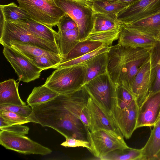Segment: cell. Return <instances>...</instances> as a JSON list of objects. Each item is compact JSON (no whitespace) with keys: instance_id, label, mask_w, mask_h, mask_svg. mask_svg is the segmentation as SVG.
I'll use <instances>...</instances> for the list:
<instances>
[{"instance_id":"24","label":"cell","mask_w":160,"mask_h":160,"mask_svg":"<svg viewBox=\"0 0 160 160\" xmlns=\"http://www.w3.org/2000/svg\"><path fill=\"white\" fill-rule=\"evenodd\" d=\"M104 44L100 42L87 39L79 41L63 59L62 62L79 57L98 49Z\"/></svg>"},{"instance_id":"23","label":"cell","mask_w":160,"mask_h":160,"mask_svg":"<svg viewBox=\"0 0 160 160\" xmlns=\"http://www.w3.org/2000/svg\"><path fill=\"white\" fill-rule=\"evenodd\" d=\"M60 94L44 84L34 87L28 96L27 102L30 106L49 101Z\"/></svg>"},{"instance_id":"17","label":"cell","mask_w":160,"mask_h":160,"mask_svg":"<svg viewBox=\"0 0 160 160\" xmlns=\"http://www.w3.org/2000/svg\"><path fill=\"white\" fill-rule=\"evenodd\" d=\"M126 27L156 39L160 32V11L127 24Z\"/></svg>"},{"instance_id":"21","label":"cell","mask_w":160,"mask_h":160,"mask_svg":"<svg viewBox=\"0 0 160 160\" xmlns=\"http://www.w3.org/2000/svg\"><path fill=\"white\" fill-rule=\"evenodd\" d=\"M57 40V45L62 59L79 42L78 40V28L72 30L59 31Z\"/></svg>"},{"instance_id":"9","label":"cell","mask_w":160,"mask_h":160,"mask_svg":"<svg viewBox=\"0 0 160 160\" xmlns=\"http://www.w3.org/2000/svg\"><path fill=\"white\" fill-rule=\"evenodd\" d=\"M3 53L17 74L19 81L28 82L39 78L42 70L17 50L6 45Z\"/></svg>"},{"instance_id":"34","label":"cell","mask_w":160,"mask_h":160,"mask_svg":"<svg viewBox=\"0 0 160 160\" xmlns=\"http://www.w3.org/2000/svg\"><path fill=\"white\" fill-rule=\"evenodd\" d=\"M0 116L10 124H23L30 122L27 118L10 111L0 110Z\"/></svg>"},{"instance_id":"31","label":"cell","mask_w":160,"mask_h":160,"mask_svg":"<svg viewBox=\"0 0 160 160\" xmlns=\"http://www.w3.org/2000/svg\"><path fill=\"white\" fill-rule=\"evenodd\" d=\"M120 32L119 28L116 29L91 32L86 39L100 42L109 47L113 41L118 39Z\"/></svg>"},{"instance_id":"35","label":"cell","mask_w":160,"mask_h":160,"mask_svg":"<svg viewBox=\"0 0 160 160\" xmlns=\"http://www.w3.org/2000/svg\"><path fill=\"white\" fill-rule=\"evenodd\" d=\"M0 130L26 135L28 133L29 128L28 127L22 125V124H8L0 116Z\"/></svg>"},{"instance_id":"12","label":"cell","mask_w":160,"mask_h":160,"mask_svg":"<svg viewBox=\"0 0 160 160\" xmlns=\"http://www.w3.org/2000/svg\"><path fill=\"white\" fill-rule=\"evenodd\" d=\"M89 130L91 132L102 130L124 137L111 116L104 110L91 97L88 102Z\"/></svg>"},{"instance_id":"28","label":"cell","mask_w":160,"mask_h":160,"mask_svg":"<svg viewBox=\"0 0 160 160\" xmlns=\"http://www.w3.org/2000/svg\"><path fill=\"white\" fill-rule=\"evenodd\" d=\"M150 58L155 72V78L149 95L160 92V42L157 40L150 51Z\"/></svg>"},{"instance_id":"39","label":"cell","mask_w":160,"mask_h":160,"mask_svg":"<svg viewBox=\"0 0 160 160\" xmlns=\"http://www.w3.org/2000/svg\"><path fill=\"white\" fill-rule=\"evenodd\" d=\"M107 1L108 2L113 3L123 4L127 5L128 6L135 3L140 0H102Z\"/></svg>"},{"instance_id":"26","label":"cell","mask_w":160,"mask_h":160,"mask_svg":"<svg viewBox=\"0 0 160 160\" xmlns=\"http://www.w3.org/2000/svg\"><path fill=\"white\" fill-rule=\"evenodd\" d=\"M5 20L14 22H27L31 20L27 13L14 2L0 6Z\"/></svg>"},{"instance_id":"25","label":"cell","mask_w":160,"mask_h":160,"mask_svg":"<svg viewBox=\"0 0 160 160\" xmlns=\"http://www.w3.org/2000/svg\"><path fill=\"white\" fill-rule=\"evenodd\" d=\"M100 160H144L142 149H137L130 147L116 150L108 153Z\"/></svg>"},{"instance_id":"29","label":"cell","mask_w":160,"mask_h":160,"mask_svg":"<svg viewBox=\"0 0 160 160\" xmlns=\"http://www.w3.org/2000/svg\"><path fill=\"white\" fill-rule=\"evenodd\" d=\"M62 60V58L60 55L48 51L31 61L38 67L43 70L53 68Z\"/></svg>"},{"instance_id":"33","label":"cell","mask_w":160,"mask_h":160,"mask_svg":"<svg viewBox=\"0 0 160 160\" xmlns=\"http://www.w3.org/2000/svg\"><path fill=\"white\" fill-rule=\"evenodd\" d=\"M135 98L132 93L122 86L116 87L115 105L122 109L127 108Z\"/></svg>"},{"instance_id":"5","label":"cell","mask_w":160,"mask_h":160,"mask_svg":"<svg viewBox=\"0 0 160 160\" xmlns=\"http://www.w3.org/2000/svg\"><path fill=\"white\" fill-rule=\"evenodd\" d=\"M12 41L31 44L61 55L57 43L47 41L32 33L26 22L5 20L3 31L0 35V43L2 45H7Z\"/></svg>"},{"instance_id":"3","label":"cell","mask_w":160,"mask_h":160,"mask_svg":"<svg viewBox=\"0 0 160 160\" xmlns=\"http://www.w3.org/2000/svg\"><path fill=\"white\" fill-rule=\"evenodd\" d=\"M86 68L84 63L56 69L44 84L60 94L75 91L85 84Z\"/></svg>"},{"instance_id":"14","label":"cell","mask_w":160,"mask_h":160,"mask_svg":"<svg viewBox=\"0 0 160 160\" xmlns=\"http://www.w3.org/2000/svg\"><path fill=\"white\" fill-rule=\"evenodd\" d=\"M139 107L135 99L126 108L122 109L115 105L111 115L123 137L130 138L137 129Z\"/></svg>"},{"instance_id":"43","label":"cell","mask_w":160,"mask_h":160,"mask_svg":"<svg viewBox=\"0 0 160 160\" xmlns=\"http://www.w3.org/2000/svg\"><path fill=\"white\" fill-rule=\"evenodd\" d=\"M160 119V112H159V115H158V119H157V122H158V121Z\"/></svg>"},{"instance_id":"27","label":"cell","mask_w":160,"mask_h":160,"mask_svg":"<svg viewBox=\"0 0 160 160\" xmlns=\"http://www.w3.org/2000/svg\"><path fill=\"white\" fill-rule=\"evenodd\" d=\"M26 23L29 30L33 34L47 41L57 43L58 32L52 28L32 19Z\"/></svg>"},{"instance_id":"30","label":"cell","mask_w":160,"mask_h":160,"mask_svg":"<svg viewBox=\"0 0 160 160\" xmlns=\"http://www.w3.org/2000/svg\"><path fill=\"white\" fill-rule=\"evenodd\" d=\"M95 13L117 15L121 10L128 6L125 4L113 3L102 0H91Z\"/></svg>"},{"instance_id":"37","label":"cell","mask_w":160,"mask_h":160,"mask_svg":"<svg viewBox=\"0 0 160 160\" xmlns=\"http://www.w3.org/2000/svg\"><path fill=\"white\" fill-rule=\"evenodd\" d=\"M57 26L59 31L72 30L78 28L75 21L66 13L59 20Z\"/></svg>"},{"instance_id":"6","label":"cell","mask_w":160,"mask_h":160,"mask_svg":"<svg viewBox=\"0 0 160 160\" xmlns=\"http://www.w3.org/2000/svg\"><path fill=\"white\" fill-rule=\"evenodd\" d=\"M19 6L31 19L52 28L57 26L65 13L54 0H17Z\"/></svg>"},{"instance_id":"16","label":"cell","mask_w":160,"mask_h":160,"mask_svg":"<svg viewBox=\"0 0 160 160\" xmlns=\"http://www.w3.org/2000/svg\"><path fill=\"white\" fill-rule=\"evenodd\" d=\"M118 43L121 45L134 48H150L155 45L154 38L142 33L120 24Z\"/></svg>"},{"instance_id":"38","label":"cell","mask_w":160,"mask_h":160,"mask_svg":"<svg viewBox=\"0 0 160 160\" xmlns=\"http://www.w3.org/2000/svg\"><path fill=\"white\" fill-rule=\"evenodd\" d=\"M65 141L61 145L65 147H82L90 150V143L88 141L83 140L72 138H67Z\"/></svg>"},{"instance_id":"41","label":"cell","mask_w":160,"mask_h":160,"mask_svg":"<svg viewBox=\"0 0 160 160\" xmlns=\"http://www.w3.org/2000/svg\"><path fill=\"white\" fill-rule=\"evenodd\" d=\"M156 39L160 42V32L157 36Z\"/></svg>"},{"instance_id":"1","label":"cell","mask_w":160,"mask_h":160,"mask_svg":"<svg viewBox=\"0 0 160 160\" xmlns=\"http://www.w3.org/2000/svg\"><path fill=\"white\" fill-rule=\"evenodd\" d=\"M30 106L32 112L27 118L30 122L51 128L65 138L88 141L89 128L65 107L60 95L49 101Z\"/></svg>"},{"instance_id":"8","label":"cell","mask_w":160,"mask_h":160,"mask_svg":"<svg viewBox=\"0 0 160 160\" xmlns=\"http://www.w3.org/2000/svg\"><path fill=\"white\" fill-rule=\"evenodd\" d=\"M0 144L6 149L24 154L46 155L52 150L33 141L25 135L0 130Z\"/></svg>"},{"instance_id":"32","label":"cell","mask_w":160,"mask_h":160,"mask_svg":"<svg viewBox=\"0 0 160 160\" xmlns=\"http://www.w3.org/2000/svg\"><path fill=\"white\" fill-rule=\"evenodd\" d=\"M110 47V46H108L104 44L100 48L92 52L73 59L62 62L53 68L58 69L83 63L98 54L104 52H108L109 50Z\"/></svg>"},{"instance_id":"42","label":"cell","mask_w":160,"mask_h":160,"mask_svg":"<svg viewBox=\"0 0 160 160\" xmlns=\"http://www.w3.org/2000/svg\"><path fill=\"white\" fill-rule=\"evenodd\" d=\"M156 160H160V152L158 155Z\"/></svg>"},{"instance_id":"44","label":"cell","mask_w":160,"mask_h":160,"mask_svg":"<svg viewBox=\"0 0 160 160\" xmlns=\"http://www.w3.org/2000/svg\"><path fill=\"white\" fill-rule=\"evenodd\" d=\"M85 0V1H89L91 0Z\"/></svg>"},{"instance_id":"19","label":"cell","mask_w":160,"mask_h":160,"mask_svg":"<svg viewBox=\"0 0 160 160\" xmlns=\"http://www.w3.org/2000/svg\"><path fill=\"white\" fill-rule=\"evenodd\" d=\"M108 52L98 54L83 63L86 68L85 83L107 72Z\"/></svg>"},{"instance_id":"15","label":"cell","mask_w":160,"mask_h":160,"mask_svg":"<svg viewBox=\"0 0 160 160\" xmlns=\"http://www.w3.org/2000/svg\"><path fill=\"white\" fill-rule=\"evenodd\" d=\"M160 111V92L149 95L139 107L136 128L152 126L156 124Z\"/></svg>"},{"instance_id":"36","label":"cell","mask_w":160,"mask_h":160,"mask_svg":"<svg viewBox=\"0 0 160 160\" xmlns=\"http://www.w3.org/2000/svg\"><path fill=\"white\" fill-rule=\"evenodd\" d=\"M0 110L12 112L27 118L30 115L32 111V108L28 105L23 106L12 104L0 105Z\"/></svg>"},{"instance_id":"40","label":"cell","mask_w":160,"mask_h":160,"mask_svg":"<svg viewBox=\"0 0 160 160\" xmlns=\"http://www.w3.org/2000/svg\"><path fill=\"white\" fill-rule=\"evenodd\" d=\"M0 35L1 34L3 31L5 19L2 11L0 9Z\"/></svg>"},{"instance_id":"18","label":"cell","mask_w":160,"mask_h":160,"mask_svg":"<svg viewBox=\"0 0 160 160\" xmlns=\"http://www.w3.org/2000/svg\"><path fill=\"white\" fill-rule=\"evenodd\" d=\"M19 82L13 79L4 81L0 83V105L12 104L25 105L19 94Z\"/></svg>"},{"instance_id":"4","label":"cell","mask_w":160,"mask_h":160,"mask_svg":"<svg viewBox=\"0 0 160 160\" xmlns=\"http://www.w3.org/2000/svg\"><path fill=\"white\" fill-rule=\"evenodd\" d=\"M59 8L68 15L77 24L78 40H86L93 29L94 12L91 0H54Z\"/></svg>"},{"instance_id":"11","label":"cell","mask_w":160,"mask_h":160,"mask_svg":"<svg viewBox=\"0 0 160 160\" xmlns=\"http://www.w3.org/2000/svg\"><path fill=\"white\" fill-rule=\"evenodd\" d=\"M155 78V69L150 57L136 75L130 89L139 107L148 96Z\"/></svg>"},{"instance_id":"22","label":"cell","mask_w":160,"mask_h":160,"mask_svg":"<svg viewBox=\"0 0 160 160\" xmlns=\"http://www.w3.org/2000/svg\"><path fill=\"white\" fill-rule=\"evenodd\" d=\"M120 25L116 15L94 12L93 26L91 32L118 29Z\"/></svg>"},{"instance_id":"10","label":"cell","mask_w":160,"mask_h":160,"mask_svg":"<svg viewBox=\"0 0 160 160\" xmlns=\"http://www.w3.org/2000/svg\"><path fill=\"white\" fill-rule=\"evenodd\" d=\"M88 139L90 143L89 151L99 159L112 151L129 147L123 137L102 130L92 132L89 131Z\"/></svg>"},{"instance_id":"2","label":"cell","mask_w":160,"mask_h":160,"mask_svg":"<svg viewBox=\"0 0 160 160\" xmlns=\"http://www.w3.org/2000/svg\"><path fill=\"white\" fill-rule=\"evenodd\" d=\"M152 48H134L118 43L110 46L107 72L116 87L122 85L130 91L136 75L149 58Z\"/></svg>"},{"instance_id":"7","label":"cell","mask_w":160,"mask_h":160,"mask_svg":"<svg viewBox=\"0 0 160 160\" xmlns=\"http://www.w3.org/2000/svg\"><path fill=\"white\" fill-rule=\"evenodd\" d=\"M83 86L90 97L111 115L115 105L116 87L108 72L94 78Z\"/></svg>"},{"instance_id":"13","label":"cell","mask_w":160,"mask_h":160,"mask_svg":"<svg viewBox=\"0 0 160 160\" xmlns=\"http://www.w3.org/2000/svg\"><path fill=\"white\" fill-rule=\"evenodd\" d=\"M160 11V0H140L121 10L117 15L120 24H127Z\"/></svg>"},{"instance_id":"20","label":"cell","mask_w":160,"mask_h":160,"mask_svg":"<svg viewBox=\"0 0 160 160\" xmlns=\"http://www.w3.org/2000/svg\"><path fill=\"white\" fill-rule=\"evenodd\" d=\"M150 136L142 148L144 160H155L160 152V119L153 126Z\"/></svg>"}]
</instances>
